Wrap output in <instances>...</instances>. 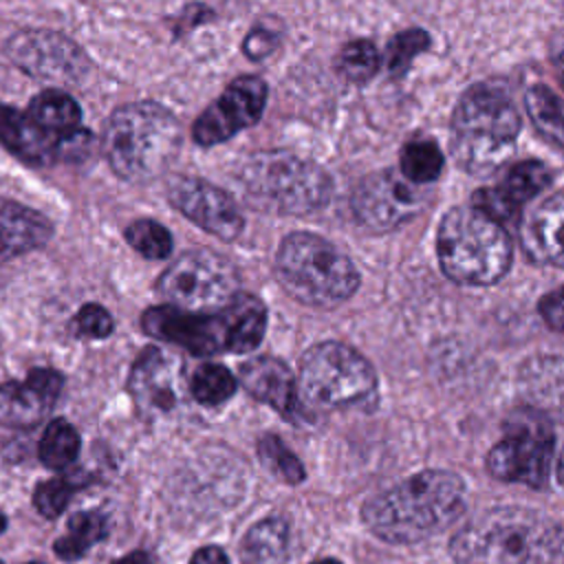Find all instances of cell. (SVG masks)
I'll use <instances>...</instances> for the list:
<instances>
[{
    "mask_svg": "<svg viewBox=\"0 0 564 564\" xmlns=\"http://www.w3.org/2000/svg\"><path fill=\"white\" fill-rule=\"evenodd\" d=\"M458 564H564V527L522 507L471 518L449 542Z\"/></svg>",
    "mask_w": 564,
    "mask_h": 564,
    "instance_id": "cell-1",
    "label": "cell"
},
{
    "mask_svg": "<svg viewBox=\"0 0 564 564\" xmlns=\"http://www.w3.org/2000/svg\"><path fill=\"white\" fill-rule=\"evenodd\" d=\"M463 511V480L445 469H427L370 498L361 516L381 540L412 544L445 531Z\"/></svg>",
    "mask_w": 564,
    "mask_h": 564,
    "instance_id": "cell-2",
    "label": "cell"
},
{
    "mask_svg": "<svg viewBox=\"0 0 564 564\" xmlns=\"http://www.w3.org/2000/svg\"><path fill=\"white\" fill-rule=\"evenodd\" d=\"M520 115L498 84H474L452 115V156L474 176H485L507 163L516 150Z\"/></svg>",
    "mask_w": 564,
    "mask_h": 564,
    "instance_id": "cell-3",
    "label": "cell"
},
{
    "mask_svg": "<svg viewBox=\"0 0 564 564\" xmlns=\"http://www.w3.org/2000/svg\"><path fill=\"white\" fill-rule=\"evenodd\" d=\"M181 145V126L154 101L119 106L104 130V152L112 172L130 183L163 174Z\"/></svg>",
    "mask_w": 564,
    "mask_h": 564,
    "instance_id": "cell-4",
    "label": "cell"
},
{
    "mask_svg": "<svg viewBox=\"0 0 564 564\" xmlns=\"http://www.w3.org/2000/svg\"><path fill=\"white\" fill-rule=\"evenodd\" d=\"M436 253L443 273L469 286H489L505 278L513 260L507 229L474 205L449 209L438 227Z\"/></svg>",
    "mask_w": 564,
    "mask_h": 564,
    "instance_id": "cell-5",
    "label": "cell"
},
{
    "mask_svg": "<svg viewBox=\"0 0 564 564\" xmlns=\"http://www.w3.org/2000/svg\"><path fill=\"white\" fill-rule=\"evenodd\" d=\"M238 181L253 207L278 216L313 214L333 192L330 176L317 163L282 150L247 156L238 167Z\"/></svg>",
    "mask_w": 564,
    "mask_h": 564,
    "instance_id": "cell-6",
    "label": "cell"
},
{
    "mask_svg": "<svg viewBox=\"0 0 564 564\" xmlns=\"http://www.w3.org/2000/svg\"><path fill=\"white\" fill-rule=\"evenodd\" d=\"M273 271L291 297L319 308L339 306L359 286L350 258L311 231H293L280 242Z\"/></svg>",
    "mask_w": 564,
    "mask_h": 564,
    "instance_id": "cell-7",
    "label": "cell"
},
{
    "mask_svg": "<svg viewBox=\"0 0 564 564\" xmlns=\"http://www.w3.org/2000/svg\"><path fill=\"white\" fill-rule=\"evenodd\" d=\"M377 388L370 361L341 341L311 346L300 359L297 399L319 410H337L364 401Z\"/></svg>",
    "mask_w": 564,
    "mask_h": 564,
    "instance_id": "cell-8",
    "label": "cell"
},
{
    "mask_svg": "<svg viewBox=\"0 0 564 564\" xmlns=\"http://www.w3.org/2000/svg\"><path fill=\"white\" fill-rule=\"evenodd\" d=\"M159 293L181 311L218 313L240 293V275L234 262L212 249H189L159 278Z\"/></svg>",
    "mask_w": 564,
    "mask_h": 564,
    "instance_id": "cell-9",
    "label": "cell"
},
{
    "mask_svg": "<svg viewBox=\"0 0 564 564\" xmlns=\"http://www.w3.org/2000/svg\"><path fill=\"white\" fill-rule=\"evenodd\" d=\"M553 460V430L546 421L522 416L511 423L507 434L489 449L487 469L505 482L542 487Z\"/></svg>",
    "mask_w": 564,
    "mask_h": 564,
    "instance_id": "cell-10",
    "label": "cell"
},
{
    "mask_svg": "<svg viewBox=\"0 0 564 564\" xmlns=\"http://www.w3.org/2000/svg\"><path fill=\"white\" fill-rule=\"evenodd\" d=\"M427 194L414 189L397 170L372 172L357 183L350 196L355 220L370 234H388L419 216Z\"/></svg>",
    "mask_w": 564,
    "mask_h": 564,
    "instance_id": "cell-11",
    "label": "cell"
},
{
    "mask_svg": "<svg viewBox=\"0 0 564 564\" xmlns=\"http://www.w3.org/2000/svg\"><path fill=\"white\" fill-rule=\"evenodd\" d=\"M4 53L18 68L37 79L75 84L90 70V57L77 42L46 29L13 33L4 44Z\"/></svg>",
    "mask_w": 564,
    "mask_h": 564,
    "instance_id": "cell-12",
    "label": "cell"
},
{
    "mask_svg": "<svg viewBox=\"0 0 564 564\" xmlns=\"http://www.w3.org/2000/svg\"><path fill=\"white\" fill-rule=\"evenodd\" d=\"M267 104V84L256 75L234 79L223 95L203 110L192 128L198 145H216L231 139L236 132L253 126Z\"/></svg>",
    "mask_w": 564,
    "mask_h": 564,
    "instance_id": "cell-13",
    "label": "cell"
},
{
    "mask_svg": "<svg viewBox=\"0 0 564 564\" xmlns=\"http://www.w3.org/2000/svg\"><path fill=\"white\" fill-rule=\"evenodd\" d=\"M167 198L185 218L220 240H236L245 227L236 200L225 189L203 178H172L167 185Z\"/></svg>",
    "mask_w": 564,
    "mask_h": 564,
    "instance_id": "cell-14",
    "label": "cell"
},
{
    "mask_svg": "<svg viewBox=\"0 0 564 564\" xmlns=\"http://www.w3.org/2000/svg\"><path fill=\"white\" fill-rule=\"evenodd\" d=\"M141 326L150 337L187 348L194 355L227 350V317L218 313H189L176 306H152L143 313Z\"/></svg>",
    "mask_w": 564,
    "mask_h": 564,
    "instance_id": "cell-15",
    "label": "cell"
},
{
    "mask_svg": "<svg viewBox=\"0 0 564 564\" xmlns=\"http://www.w3.org/2000/svg\"><path fill=\"white\" fill-rule=\"evenodd\" d=\"M64 379L57 370L35 368L24 381L0 386V423L13 427H31L40 423L55 405Z\"/></svg>",
    "mask_w": 564,
    "mask_h": 564,
    "instance_id": "cell-16",
    "label": "cell"
},
{
    "mask_svg": "<svg viewBox=\"0 0 564 564\" xmlns=\"http://www.w3.org/2000/svg\"><path fill=\"white\" fill-rule=\"evenodd\" d=\"M181 361L159 346L145 348L132 366L130 392L143 412H165L176 405Z\"/></svg>",
    "mask_w": 564,
    "mask_h": 564,
    "instance_id": "cell-17",
    "label": "cell"
},
{
    "mask_svg": "<svg viewBox=\"0 0 564 564\" xmlns=\"http://www.w3.org/2000/svg\"><path fill=\"white\" fill-rule=\"evenodd\" d=\"M520 231L533 260L564 269V189L544 198L527 216Z\"/></svg>",
    "mask_w": 564,
    "mask_h": 564,
    "instance_id": "cell-18",
    "label": "cell"
},
{
    "mask_svg": "<svg viewBox=\"0 0 564 564\" xmlns=\"http://www.w3.org/2000/svg\"><path fill=\"white\" fill-rule=\"evenodd\" d=\"M242 388L275 408L282 414H293L297 410V383L282 359L275 357H256L240 366Z\"/></svg>",
    "mask_w": 564,
    "mask_h": 564,
    "instance_id": "cell-19",
    "label": "cell"
},
{
    "mask_svg": "<svg viewBox=\"0 0 564 564\" xmlns=\"http://www.w3.org/2000/svg\"><path fill=\"white\" fill-rule=\"evenodd\" d=\"M53 236L48 218L22 203L0 198V262L40 249Z\"/></svg>",
    "mask_w": 564,
    "mask_h": 564,
    "instance_id": "cell-20",
    "label": "cell"
},
{
    "mask_svg": "<svg viewBox=\"0 0 564 564\" xmlns=\"http://www.w3.org/2000/svg\"><path fill=\"white\" fill-rule=\"evenodd\" d=\"M0 141L11 148L13 152L35 161L44 163L55 159V154L64 152L68 148V141H57L48 134H44L29 117L26 112L20 115L7 106H0Z\"/></svg>",
    "mask_w": 564,
    "mask_h": 564,
    "instance_id": "cell-21",
    "label": "cell"
},
{
    "mask_svg": "<svg viewBox=\"0 0 564 564\" xmlns=\"http://www.w3.org/2000/svg\"><path fill=\"white\" fill-rule=\"evenodd\" d=\"M26 117L48 137L57 141H68L79 132L82 108L64 90L51 88L35 95L26 108Z\"/></svg>",
    "mask_w": 564,
    "mask_h": 564,
    "instance_id": "cell-22",
    "label": "cell"
},
{
    "mask_svg": "<svg viewBox=\"0 0 564 564\" xmlns=\"http://www.w3.org/2000/svg\"><path fill=\"white\" fill-rule=\"evenodd\" d=\"M227 317V350L249 352L253 350L267 330V308L264 304L247 293H238L236 300L223 308Z\"/></svg>",
    "mask_w": 564,
    "mask_h": 564,
    "instance_id": "cell-23",
    "label": "cell"
},
{
    "mask_svg": "<svg viewBox=\"0 0 564 564\" xmlns=\"http://www.w3.org/2000/svg\"><path fill=\"white\" fill-rule=\"evenodd\" d=\"M289 529L280 518H267L249 529L242 540V564H286Z\"/></svg>",
    "mask_w": 564,
    "mask_h": 564,
    "instance_id": "cell-24",
    "label": "cell"
},
{
    "mask_svg": "<svg viewBox=\"0 0 564 564\" xmlns=\"http://www.w3.org/2000/svg\"><path fill=\"white\" fill-rule=\"evenodd\" d=\"M524 108L538 132L551 143L564 148V99L549 86L535 84L524 93Z\"/></svg>",
    "mask_w": 564,
    "mask_h": 564,
    "instance_id": "cell-25",
    "label": "cell"
},
{
    "mask_svg": "<svg viewBox=\"0 0 564 564\" xmlns=\"http://www.w3.org/2000/svg\"><path fill=\"white\" fill-rule=\"evenodd\" d=\"M401 174L412 185H430L434 183L445 165L443 152L430 139H412L401 150Z\"/></svg>",
    "mask_w": 564,
    "mask_h": 564,
    "instance_id": "cell-26",
    "label": "cell"
},
{
    "mask_svg": "<svg viewBox=\"0 0 564 564\" xmlns=\"http://www.w3.org/2000/svg\"><path fill=\"white\" fill-rule=\"evenodd\" d=\"M104 535L106 518L97 511H79L68 520V531L55 542V553L62 560H77Z\"/></svg>",
    "mask_w": 564,
    "mask_h": 564,
    "instance_id": "cell-27",
    "label": "cell"
},
{
    "mask_svg": "<svg viewBox=\"0 0 564 564\" xmlns=\"http://www.w3.org/2000/svg\"><path fill=\"white\" fill-rule=\"evenodd\" d=\"M79 454V434L77 430L64 421L55 419L46 425L40 441V458L46 467L62 469L68 467Z\"/></svg>",
    "mask_w": 564,
    "mask_h": 564,
    "instance_id": "cell-28",
    "label": "cell"
},
{
    "mask_svg": "<svg viewBox=\"0 0 564 564\" xmlns=\"http://www.w3.org/2000/svg\"><path fill=\"white\" fill-rule=\"evenodd\" d=\"M553 174L551 170L540 163V161H520L516 163L507 176H505V185H500V189L516 203V205H524L531 198H535L549 183H551Z\"/></svg>",
    "mask_w": 564,
    "mask_h": 564,
    "instance_id": "cell-29",
    "label": "cell"
},
{
    "mask_svg": "<svg viewBox=\"0 0 564 564\" xmlns=\"http://www.w3.org/2000/svg\"><path fill=\"white\" fill-rule=\"evenodd\" d=\"M189 390L203 405H218L236 392V377L220 364H203L192 381Z\"/></svg>",
    "mask_w": 564,
    "mask_h": 564,
    "instance_id": "cell-30",
    "label": "cell"
},
{
    "mask_svg": "<svg viewBox=\"0 0 564 564\" xmlns=\"http://www.w3.org/2000/svg\"><path fill=\"white\" fill-rule=\"evenodd\" d=\"M123 236H126L128 245L143 258L159 260V258H165L172 253V236L156 220H150V218L134 220L126 227Z\"/></svg>",
    "mask_w": 564,
    "mask_h": 564,
    "instance_id": "cell-31",
    "label": "cell"
},
{
    "mask_svg": "<svg viewBox=\"0 0 564 564\" xmlns=\"http://www.w3.org/2000/svg\"><path fill=\"white\" fill-rule=\"evenodd\" d=\"M337 68L346 79L364 84L379 68V51L370 40H352L341 46L337 55Z\"/></svg>",
    "mask_w": 564,
    "mask_h": 564,
    "instance_id": "cell-32",
    "label": "cell"
},
{
    "mask_svg": "<svg viewBox=\"0 0 564 564\" xmlns=\"http://www.w3.org/2000/svg\"><path fill=\"white\" fill-rule=\"evenodd\" d=\"M258 454L262 465L273 471L278 478H282L289 485H297L304 480V467L297 460V456L275 436L267 434L258 443Z\"/></svg>",
    "mask_w": 564,
    "mask_h": 564,
    "instance_id": "cell-33",
    "label": "cell"
},
{
    "mask_svg": "<svg viewBox=\"0 0 564 564\" xmlns=\"http://www.w3.org/2000/svg\"><path fill=\"white\" fill-rule=\"evenodd\" d=\"M430 46V35L423 29H408L397 33L388 44V68L392 75H401L410 62Z\"/></svg>",
    "mask_w": 564,
    "mask_h": 564,
    "instance_id": "cell-34",
    "label": "cell"
},
{
    "mask_svg": "<svg viewBox=\"0 0 564 564\" xmlns=\"http://www.w3.org/2000/svg\"><path fill=\"white\" fill-rule=\"evenodd\" d=\"M471 205L476 209H480L485 216H489L491 220L505 225H518L520 223V205H516L500 187H487V189H478L474 194Z\"/></svg>",
    "mask_w": 564,
    "mask_h": 564,
    "instance_id": "cell-35",
    "label": "cell"
},
{
    "mask_svg": "<svg viewBox=\"0 0 564 564\" xmlns=\"http://www.w3.org/2000/svg\"><path fill=\"white\" fill-rule=\"evenodd\" d=\"M75 485L68 478H51L35 487L33 505L44 518H55L64 511Z\"/></svg>",
    "mask_w": 564,
    "mask_h": 564,
    "instance_id": "cell-36",
    "label": "cell"
},
{
    "mask_svg": "<svg viewBox=\"0 0 564 564\" xmlns=\"http://www.w3.org/2000/svg\"><path fill=\"white\" fill-rule=\"evenodd\" d=\"M112 315L101 304H84L73 319V328L79 335L93 339L108 337L112 333Z\"/></svg>",
    "mask_w": 564,
    "mask_h": 564,
    "instance_id": "cell-37",
    "label": "cell"
},
{
    "mask_svg": "<svg viewBox=\"0 0 564 564\" xmlns=\"http://www.w3.org/2000/svg\"><path fill=\"white\" fill-rule=\"evenodd\" d=\"M280 42V26H269V24H256L249 35L245 37V53L251 59H264L267 55L273 53V48Z\"/></svg>",
    "mask_w": 564,
    "mask_h": 564,
    "instance_id": "cell-38",
    "label": "cell"
},
{
    "mask_svg": "<svg viewBox=\"0 0 564 564\" xmlns=\"http://www.w3.org/2000/svg\"><path fill=\"white\" fill-rule=\"evenodd\" d=\"M538 311H540V315H542V319L546 322L549 328H553L557 333H564V286L546 293L540 300Z\"/></svg>",
    "mask_w": 564,
    "mask_h": 564,
    "instance_id": "cell-39",
    "label": "cell"
},
{
    "mask_svg": "<svg viewBox=\"0 0 564 564\" xmlns=\"http://www.w3.org/2000/svg\"><path fill=\"white\" fill-rule=\"evenodd\" d=\"M189 564H229V560H227L223 549H218V546H203V549H198L192 555Z\"/></svg>",
    "mask_w": 564,
    "mask_h": 564,
    "instance_id": "cell-40",
    "label": "cell"
},
{
    "mask_svg": "<svg viewBox=\"0 0 564 564\" xmlns=\"http://www.w3.org/2000/svg\"><path fill=\"white\" fill-rule=\"evenodd\" d=\"M553 66H555V73L564 86V35H560L553 44Z\"/></svg>",
    "mask_w": 564,
    "mask_h": 564,
    "instance_id": "cell-41",
    "label": "cell"
},
{
    "mask_svg": "<svg viewBox=\"0 0 564 564\" xmlns=\"http://www.w3.org/2000/svg\"><path fill=\"white\" fill-rule=\"evenodd\" d=\"M112 564H154V560L145 551H132L126 557L115 560Z\"/></svg>",
    "mask_w": 564,
    "mask_h": 564,
    "instance_id": "cell-42",
    "label": "cell"
},
{
    "mask_svg": "<svg viewBox=\"0 0 564 564\" xmlns=\"http://www.w3.org/2000/svg\"><path fill=\"white\" fill-rule=\"evenodd\" d=\"M557 480L564 485V447H562L560 458H557Z\"/></svg>",
    "mask_w": 564,
    "mask_h": 564,
    "instance_id": "cell-43",
    "label": "cell"
},
{
    "mask_svg": "<svg viewBox=\"0 0 564 564\" xmlns=\"http://www.w3.org/2000/svg\"><path fill=\"white\" fill-rule=\"evenodd\" d=\"M313 564H339L337 560H319V562H313Z\"/></svg>",
    "mask_w": 564,
    "mask_h": 564,
    "instance_id": "cell-44",
    "label": "cell"
},
{
    "mask_svg": "<svg viewBox=\"0 0 564 564\" xmlns=\"http://www.w3.org/2000/svg\"><path fill=\"white\" fill-rule=\"evenodd\" d=\"M4 527H7V520H4V516H2V513H0V533H2V531H4Z\"/></svg>",
    "mask_w": 564,
    "mask_h": 564,
    "instance_id": "cell-45",
    "label": "cell"
},
{
    "mask_svg": "<svg viewBox=\"0 0 564 564\" xmlns=\"http://www.w3.org/2000/svg\"><path fill=\"white\" fill-rule=\"evenodd\" d=\"M29 564H40V562H29Z\"/></svg>",
    "mask_w": 564,
    "mask_h": 564,
    "instance_id": "cell-46",
    "label": "cell"
},
{
    "mask_svg": "<svg viewBox=\"0 0 564 564\" xmlns=\"http://www.w3.org/2000/svg\"><path fill=\"white\" fill-rule=\"evenodd\" d=\"M0 564H2V562H0Z\"/></svg>",
    "mask_w": 564,
    "mask_h": 564,
    "instance_id": "cell-47",
    "label": "cell"
}]
</instances>
